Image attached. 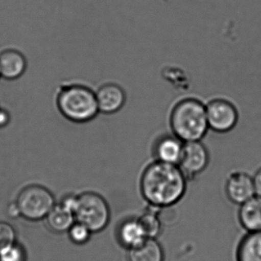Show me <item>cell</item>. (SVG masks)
<instances>
[{
    "label": "cell",
    "instance_id": "obj_1",
    "mask_svg": "<svg viewBox=\"0 0 261 261\" xmlns=\"http://www.w3.org/2000/svg\"><path fill=\"white\" fill-rule=\"evenodd\" d=\"M188 182L179 166L154 160L141 173L139 190L144 200L152 207L170 208L182 200Z\"/></svg>",
    "mask_w": 261,
    "mask_h": 261
},
{
    "label": "cell",
    "instance_id": "obj_2",
    "mask_svg": "<svg viewBox=\"0 0 261 261\" xmlns=\"http://www.w3.org/2000/svg\"><path fill=\"white\" fill-rule=\"evenodd\" d=\"M170 125L184 143L202 141L209 130L205 104L196 98L180 99L172 108Z\"/></svg>",
    "mask_w": 261,
    "mask_h": 261
},
{
    "label": "cell",
    "instance_id": "obj_3",
    "mask_svg": "<svg viewBox=\"0 0 261 261\" xmlns=\"http://www.w3.org/2000/svg\"><path fill=\"white\" fill-rule=\"evenodd\" d=\"M61 114L75 122L92 120L99 114L95 90L82 84H67L57 99Z\"/></svg>",
    "mask_w": 261,
    "mask_h": 261
},
{
    "label": "cell",
    "instance_id": "obj_4",
    "mask_svg": "<svg viewBox=\"0 0 261 261\" xmlns=\"http://www.w3.org/2000/svg\"><path fill=\"white\" fill-rule=\"evenodd\" d=\"M75 220L87 226L91 232L103 231L110 220V208L101 193L86 191L78 195Z\"/></svg>",
    "mask_w": 261,
    "mask_h": 261
},
{
    "label": "cell",
    "instance_id": "obj_5",
    "mask_svg": "<svg viewBox=\"0 0 261 261\" xmlns=\"http://www.w3.org/2000/svg\"><path fill=\"white\" fill-rule=\"evenodd\" d=\"M15 201L21 216L28 220L38 221L47 216L56 205L57 200L49 189L32 184L19 192Z\"/></svg>",
    "mask_w": 261,
    "mask_h": 261
},
{
    "label": "cell",
    "instance_id": "obj_6",
    "mask_svg": "<svg viewBox=\"0 0 261 261\" xmlns=\"http://www.w3.org/2000/svg\"><path fill=\"white\" fill-rule=\"evenodd\" d=\"M209 129L217 133H228L235 128L239 113L235 106L227 99L216 98L205 105Z\"/></svg>",
    "mask_w": 261,
    "mask_h": 261
},
{
    "label": "cell",
    "instance_id": "obj_7",
    "mask_svg": "<svg viewBox=\"0 0 261 261\" xmlns=\"http://www.w3.org/2000/svg\"><path fill=\"white\" fill-rule=\"evenodd\" d=\"M210 162V154L206 146L199 141H191L184 144L179 166L188 181L202 174Z\"/></svg>",
    "mask_w": 261,
    "mask_h": 261
},
{
    "label": "cell",
    "instance_id": "obj_8",
    "mask_svg": "<svg viewBox=\"0 0 261 261\" xmlns=\"http://www.w3.org/2000/svg\"><path fill=\"white\" fill-rule=\"evenodd\" d=\"M95 94L99 112L103 114H117L127 102V93L116 81L102 84L98 87Z\"/></svg>",
    "mask_w": 261,
    "mask_h": 261
},
{
    "label": "cell",
    "instance_id": "obj_9",
    "mask_svg": "<svg viewBox=\"0 0 261 261\" xmlns=\"http://www.w3.org/2000/svg\"><path fill=\"white\" fill-rule=\"evenodd\" d=\"M227 197L232 203L242 205L255 196L253 176L243 171H234L227 178Z\"/></svg>",
    "mask_w": 261,
    "mask_h": 261
},
{
    "label": "cell",
    "instance_id": "obj_10",
    "mask_svg": "<svg viewBox=\"0 0 261 261\" xmlns=\"http://www.w3.org/2000/svg\"><path fill=\"white\" fill-rule=\"evenodd\" d=\"M185 143L173 135H164L157 138L153 144V154L155 161L178 165Z\"/></svg>",
    "mask_w": 261,
    "mask_h": 261
},
{
    "label": "cell",
    "instance_id": "obj_11",
    "mask_svg": "<svg viewBox=\"0 0 261 261\" xmlns=\"http://www.w3.org/2000/svg\"><path fill=\"white\" fill-rule=\"evenodd\" d=\"M27 67V61L19 47H7L0 51V73L1 77L14 80L21 76Z\"/></svg>",
    "mask_w": 261,
    "mask_h": 261
},
{
    "label": "cell",
    "instance_id": "obj_12",
    "mask_svg": "<svg viewBox=\"0 0 261 261\" xmlns=\"http://www.w3.org/2000/svg\"><path fill=\"white\" fill-rule=\"evenodd\" d=\"M120 245L128 251L144 243L148 238L138 218H128L120 224L117 228Z\"/></svg>",
    "mask_w": 261,
    "mask_h": 261
},
{
    "label": "cell",
    "instance_id": "obj_13",
    "mask_svg": "<svg viewBox=\"0 0 261 261\" xmlns=\"http://www.w3.org/2000/svg\"><path fill=\"white\" fill-rule=\"evenodd\" d=\"M239 223L248 232L261 231V197L253 196L240 205Z\"/></svg>",
    "mask_w": 261,
    "mask_h": 261
},
{
    "label": "cell",
    "instance_id": "obj_14",
    "mask_svg": "<svg viewBox=\"0 0 261 261\" xmlns=\"http://www.w3.org/2000/svg\"><path fill=\"white\" fill-rule=\"evenodd\" d=\"M236 261H261V231L248 232L241 239L235 253Z\"/></svg>",
    "mask_w": 261,
    "mask_h": 261
},
{
    "label": "cell",
    "instance_id": "obj_15",
    "mask_svg": "<svg viewBox=\"0 0 261 261\" xmlns=\"http://www.w3.org/2000/svg\"><path fill=\"white\" fill-rule=\"evenodd\" d=\"M128 261H165V252L157 239H147L136 248L128 250Z\"/></svg>",
    "mask_w": 261,
    "mask_h": 261
},
{
    "label": "cell",
    "instance_id": "obj_16",
    "mask_svg": "<svg viewBox=\"0 0 261 261\" xmlns=\"http://www.w3.org/2000/svg\"><path fill=\"white\" fill-rule=\"evenodd\" d=\"M44 219L49 229L55 233H64L74 225L75 217L72 212L56 203Z\"/></svg>",
    "mask_w": 261,
    "mask_h": 261
},
{
    "label": "cell",
    "instance_id": "obj_17",
    "mask_svg": "<svg viewBox=\"0 0 261 261\" xmlns=\"http://www.w3.org/2000/svg\"><path fill=\"white\" fill-rule=\"evenodd\" d=\"M138 219L148 239H157L160 236L163 229V222L159 213L150 210Z\"/></svg>",
    "mask_w": 261,
    "mask_h": 261
},
{
    "label": "cell",
    "instance_id": "obj_18",
    "mask_svg": "<svg viewBox=\"0 0 261 261\" xmlns=\"http://www.w3.org/2000/svg\"><path fill=\"white\" fill-rule=\"evenodd\" d=\"M68 232L72 242L78 245L86 243L90 239L92 233L87 226L79 222L74 223Z\"/></svg>",
    "mask_w": 261,
    "mask_h": 261
},
{
    "label": "cell",
    "instance_id": "obj_19",
    "mask_svg": "<svg viewBox=\"0 0 261 261\" xmlns=\"http://www.w3.org/2000/svg\"><path fill=\"white\" fill-rule=\"evenodd\" d=\"M16 234L12 225L0 222V251L15 243Z\"/></svg>",
    "mask_w": 261,
    "mask_h": 261
},
{
    "label": "cell",
    "instance_id": "obj_20",
    "mask_svg": "<svg viewBox=\"0 0 261 261\" xmlns=\"http://www.w3.org/2000/svg\"><path fill=\"white\" fill-rule=\"evenodd\" d=\"M0 261H25V253L16 244L9 245L0 251Z\"/></svg>",
    "mask_w": 261,
    "mask_h": 261
},
{
    "label": "cell",
    "instance_id": "obj_21",
    "mask_svg": "<svg viewBox=\"0 0 261 261\" xmlns=\"http://www.w3.org/2000/svg\"><path fill=\"white\" fill-rule=\"evenodd\" d=\"M6 213L11 219H16L21 216L16 201H11L6 206Z\"/></svg>",
    "mask_w": 261,
    "mask_h": 261
},
{
    "label": "cell",
    "instance_id": "obj_22",
    "mask_svg": "<svg viewBox=\"0 0 261 261\" xmlns=\"http://www.w3.org/2000/svg\"><path fill=\"white\" fill-rule=\"evenodd\" d=\"M11 121V115L9 110L0 107V128L9 125Z\"/></svg>",
    "mask_w": 261,
    "mask_h": 261
},
{
    "label": "cell",
    "instance_id": "obj_23",
    "mask_svg": "<svg viewBox=\"0 0 261 261\" xmlns=\"http://www.w3.org/2000/svg\"><path fill=\"white\" fill-rule=\"evenodd\" d=\"M253 180H254L256 195L261 197V167L253 176Z\"/></svg>",
    "mask_w": 261,
    "mask_h": 261
},
{
    "label": "cell",
    "instance_id": "obj_24",
    "mask_svg": "<svg viewBox=\"0 0 261 261\" xmlns=\"http://www.w3.org/2000/svg\"><path fill=\"white\" fill-rule=\"evenodd\" d=\"M0 78H1V73H0Z\"/></svg>",
    "mask_w": 261,
    "mask_h": 261
}]
</instances>
